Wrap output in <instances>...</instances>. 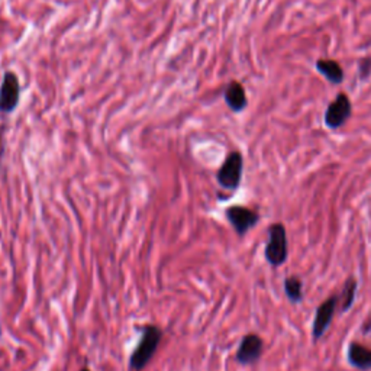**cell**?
Returning <instances> with one entry per match:
<instances>
[{
  "mask_svg": "<svg viewBox=\"0 0 371 371\" xmlns=\"http://www.w3.org/2000/svg\"><path fill=\"white\" fill-rule=\"evenodd\" d=\"M163 340V330L159 326L147 325L143 328L141 340L136 345V348L132 351L129 358V367L133 371H143L152 357L155 356V351L160 347V342Z\"/></svg>",
  "mask_w": 371,
  "mask_h": 371,
  "instance_id": "obj_1",
  "label": "cell"
},
{
  "mask_svg": "<svg viewBox=\"0 0 371 371\" xmlns=\"http://www.w3.org/2000/svg\"><path fill=\"white\" fill-rule=\"evenodd\" d=\"M242 170H244L242 155L238 151H233L228 155L226 160L221 166L217 174V180L226 190H232V191L237 190L241 184Z\"/></svg>",
  "mask_w": 371,
  "mask_h": 371,
  "instance_id": "obj_2",
  "label": "cell"
},
{
  "mask_svg": "<svg viewBox=\"0 0 371 371\" xmlns=\"http://www.w3.org/2000/svg\"><path fill=\"white\" fill-rule=\"evenodd\" d=\"M265 259L271 265H282L287 260V238L282 224H272L268 228Z\"/></svg>",
  "mask_w": 371,
  "mask_h": 371,
  "instance_id": "obj_3",
  "label": "cell"
},
{
  "mask_svg": "<svg viewBox=\"0 0 371 371\" xmlns=\"http://www.w3.org/2000/svg\"><path fill=\"white\" fill-rule=\"evenodd\" d=\"M351 110H353V106H351L349 97L344 93L338 94L334 101H332L325 112V124L330 129H337L341 128L351 116Z\"/></svg>",
  "mask_w": 371,
  "mask_h": 371,
  "instance_id": "obj_4",
  "label": "cell"
},
{
  "mask_svg": "<svg viewBox=\"0 0 371 371\" xmlns=\"http://www.w3.org/2000/svg\"><path fill=\"white\" fill-rule=\"evenodd\" d=\"M21 97V86L15 73L8 71L3 75L2 86H0V112L12 113L19 103Z\"/></svg>",
  "mask_w": 371,
  "mask_h": 371,
  "instance_id": "obj_5",
  "label": "cell"
},
{
  "mask_svg": "<svg viewBox=\"0 0 371 371\" xmlns=\"http://www.w3.org/2000/svg\"><path fill=\"white\" fill-rule=\"evenodd\" d=\"M225 214L226 219L240 237H244L245 233L259 222V214L244 206H231L226 209Z\"/></svg>",
  "mask_w": 371,
  "mask_h": 371,
  "instance_id": "obj_6",
  "label": "cell"
},
{
  "mask_svg": "<svg viewBox=\"0 0 371 371\" xmlns=\"http://www.w3.org/2000/svg\"><path fill=\"white\" fill-rule=\"evenodd\" d=\"M263 353V341L259 335H245L237 351V361L241 365H249L257 363Z\"/></svg>",
  "mask_w": 371,
  "mask_h": 371,
  "instance_id": "obj_7",
  "label": "cell"
},
{
  "mask_svg": "<svg viewBox=\"0 0 371 371\" xmlns=\"http://www.w3.org/2000/svg\"><path fill=\"white\" fill-rule=\"evenodd\" d=\"M337 298H330L325 300L317 310V317L314 321V326H312V334H314V340H319L321 337L325 335V332L328 326L332 322V318H334L335 309H337Z\"/></svg>",
  "mask_w": 371,
  "mask_h": 371,
  "instance_id": "obj_8",
  "label": "cell"
},
{
  "mask_svg": "<svg viewBox=\"0 0 371 371\" xmlns=\"http://www.w3.org/2000/svg\"><path fill=\"white\" fill-rule=\"evenodd\" d=\"M225 102L233 112H241L247 108V94L241 83L231 82L225 90Z\"/></svg>",
  "mask_w": 371,
  "mask_h": 371,
  "instance_id": "obj_9",
  "label": "cell"
},
{
  "mask_svg": "<svg viewBox=\"0 0 371 371\" xmlns=\"http://www.w3.org/2000/svg\"><path fill=\"white\" fill-rule=\"evenodd\" d=\"M348 361L360 370L371 368V349L353 342L348 348Z\"/></svg>",
  "mask_w": 371,
  "mask_h": 371,
  "instance_id": "obj_10",
  "label": "cell"
},
{
  "mask_svg": "<svg viewBox=\"0 0 371 371\" xmlns=\"http://www.w3.org/2000/svg\"><path fill=\"white\" fill-rule=\"evenodd\" d=\"M317 68L318 71L325 75L326 79L334 83V85H340L342 83L344 80V71H342V67L334 61V60H325V58H322V60H319L317 63Z\"/></svg>",
  "mask_w": 371,
  "mask_h": 371,
  "instance_id": "obj_11",
  "label": "cell"
},
{
  "mask_svg": "<svg viewBox=\"0 0 371 371\" xmlns=\"http://www.w3.org/2000/svg\"><path fill=\"white\" fill-rule=\"evenodd\" d=\"M284 291L291 303H300L303 300V284L298 277H287L284 280Z\"/></svg>",
  "mask_w": 371,
  "mask_h": 371,
  "instance_id": "obj_12",
  "label": "cell"
},
{
  "mask_svg": "<svg viewBox=\"0 0 371 371\" xmlns=\"http://www.w3.org/2000/svg\"><path fill=\"white\" fill-rule=\"evenodd\" d=\"M356 291H357V282L354 279L347 280L342 291V310L347 312L354 303L356 299Z\"/></svg>",
  "mask_w": 371,
  "mask_h": 371,
  "instance_id": "obj_13",
  "label": "cell"
},
{
  "mask_svg": "<svg viewBox=\"0 0 371 371\" xmlns=\"http://www.w3.org/2000/svg\"><path fill=\"white\" fill-rule=\"evenodd\" d=\"M360 77L361 79H367V77L371 74V58H363V60L360 61Z\"/></svg>",
  "mask_w": 371,
  "mask_h": 371,
  "instance_id": "obj_14",
  "label": "cell"
},
{
  "mask_svg": "<svg viewBox=\"0 0 371 371\" xmlns=\"http://www.w3.org/2000/svg\"><path fill=\"white\" fill-rule=\"evenodd\" d=\"M82 371H90V370H89V368H87V367H85V368H83V370H82Z\"/></svg>",
  "mask_w": 371,
  "mask_h": 371,
  "instance_id": "obj_15",
  "label": "cell"
}]
</instances>
